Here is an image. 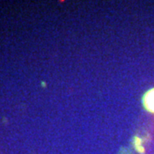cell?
<instances>
[{"label": "cell", "mask_w": 154, "mask_h": 154, "mask_svg": "<svg viewBox=\"0 0 154 154\" xmlns=\"http://www.w3.org/2000/svg\"><path fill=\"white\" fill-rule=\"evenodd\" d=\"M144 105L149 111L154 113V88L146 93L144 97Z\"/></svg>", "instance_id": "obj_1"}]
</instances>
